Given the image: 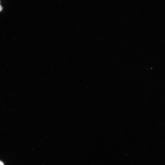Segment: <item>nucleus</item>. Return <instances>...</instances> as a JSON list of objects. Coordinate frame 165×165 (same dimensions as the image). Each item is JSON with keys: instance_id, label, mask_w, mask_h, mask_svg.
I'll use <instances>...</instances> for the list:
<instances>
[{"instance_id": "1", "label": "nucleus", "mask_w": 165, "mask_h": 165, "mask_svg": "<svg viewBox=\"0 0 165 165\" xmlns=\"http://www.w3.org/2000/svg\"><path fill=\"white\" fill-rule=\"evenodd\" d=\"M2 7L0 5V12L1 11V10H2Z\"/></svg>"}, {"instance_id": "2", "label": "nucleus", "mask_w": 165, "mask_h": 165, "mask_svg": "<svg viewBox=\"0 0 165 165\" xmlns=\"http://www.w3.org/2000/svg\"><path fill=\"white\" fill-rule=\"evenodd\" d=\"M0 165H4L3 163L0 161Z\"/></svg>"}, {"instance_id": "3", "label": "nucleus", "mask_w": 165, "mask_h": 165, "mask_svg": "<svg viewBox=\"0 0 165 165\" xmlns=\"http://www.w3.org/2000/svg\"></svg>"}]
</instances>
